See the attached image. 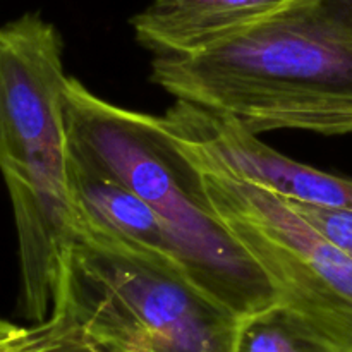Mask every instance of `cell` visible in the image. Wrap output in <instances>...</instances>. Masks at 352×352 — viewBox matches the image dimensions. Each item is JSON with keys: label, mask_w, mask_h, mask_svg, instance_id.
I'll return each mask as SVG.
<instances>
[{"label": "cell", "mask_w": 352, "mask_h": 352, "mask_svg": "<svg viewBox=\"0 0 352 352\" xmlns=\"http://www.w3.org/2000/svg\"><path fill=\"white\" fill-rule=\"evenodd\" d=\"M150 81L254 134L352 133V0H292L186 57H153Z\"/></svg>", "instance_id": "obj_1"}, {"label": "cell", "mask_w": 352, "mask_h": 352, "mask_svg": "<svg viewBox=\"0 0 352 352\" xmlns=\"http://www.w3.org/2000/svg\"><path fill=\"white\" fill-rule=\"evenodd\" d=\"M64 41L26 12L0 26V172L12 203L24 318H50L76 236L64 117Z\"/></svg>", "instance_id": "obj_2"}, {"label": "cell", "mask_w": 352, "mask_h": 352, "mask_svg": "<svg viewBox=\"0 0 352 352\" xmlns=\"http://www.w3.org/2000/svg\"><path fill=\"white\" fill-rule=\"evenodd\" d=\"M69 153L136 192L172 237L188 277L244 318L280 302L277 291L220 220L203 174L157 116L113 105L69 78Z\"/></svg>", "instance_id": "obj_3"}, {"label": "cell", "mask_w": 352, "mask_h": 352, "mask_svg": "<svg viewBox=\"0 0 352 352\" xmlns=\"http://www.w3.org/2000/svg\"><path fill=\"white\" fill-rule=\"evenodd\" d=\"M100 352H234L239 316L181 265L78 227L54 309Z\"/></svg>", "instance_id": "obj_4"}, {"label": "cell", "mask_w": 352, "mask_h": 352, "mask_svg": "<svg viewBox=\"0 0 352 352\" xmlns=\"http://www.w3.org/2000/svg\"><path fill=\"white\" fill-rule=\"evenodd\" d=\"M201 170L215 212L277 291L282 305L352 352V258L284 196L213 158L179 146Z\"/></svg>", "instance_id": "obj_5"}, {"label": "cell", "mask_w": 352, "mask_h": 352, "mask_svg": "<svg viewBox=\"0 0 352 352\" xmlns=\"http://www.w3.org/2000/svg\"><path fill=\"white\" fill-rule=\"evenodd\" d=\"M158 120L179 146L213 158L234 174L289 201L352 212V179L278 153L230 117L175 100Z\"/></svg>", "instance_id": "obj_6"}, {"label": "cell", "mask_w": 352, "mask_h": 352, "mask_svg": "<svg viewBox=\"0 0 352 352\" xmlns=\"http://www.w3.org/2000/svg\"><path fill=\"white\" fill-rule=\"evenodd\" d=\"M292 0H151L131 19L134 38L155 57H186L206 50Z\"/></svg>", "instance_id": "obj_7"}, {"label": "cell", "mask_w": 352, "mask_h": 352, "mask_svg": "<svg viewBox=\"0 0 352 352\" xmlns=\"http://www.w3.org/2000/svg\"><path fill=\"white\" fill-rule=\"evenodd\" d=\"M69 191L76 213V229L82 227L181 265L170 234L157 213L129 188L71 153Z\"/></svg>", "instance_id": "obj_8"}, {"label": "cell", "mask_w": 352, "mask_h": 352, "mask_svg": "<svg viewBox=\"0 0 352 352\" xmlns=\"http://www.w3.org/2000/svg\"><path fill=\"white\" fill-rule=\"evenodd\" d=\"M234 352H344L308 318L277 302L244 316Z\"/></svg>", "instance_id": "obj_9"}, {"label": "cell", "mask_w": 352, "mask_h": 352, "mask_svg": "<svg viewBox=\"0 0 352 352\" xmlns=\"http://www.w3.org/2000/svg\"><path fill=\"white\" fill-rule=\"evenodd\" d=\"M0 352H100L81 327L62 311L50 318L23 327L16 336L0 340Z\"/></svg>", "instance_id": "obj_10"}, {"label": "cell", "mask_w": 352, "mask_h": 352, "mask_svg": "<svg viewBox=\"0 0 352 352\" xmlns=\"http://www.w3.org/2000/svg\"><path fill=\"white\" fill-rule=\"evenodd\" d=\"M289 201V199H287ZM308 222H311L320 232L329 237L337 248L352 258V212L327 206L309 205V203L289 201Z\"/></svg>", "instance_id": "obj_11"}, {"label": "cell", "mask_w": 352, "mask_h": 352, "mask_svg": "<svg viewBox=\"0 0 352 352\" xmlns=\"http://www.w3.org/2000/svg\"><path fill=\"white\" fill-rule=\"evenodd\" d=\"M21 330H23V327H19V325H16V323H10V322H7V320L0 318V340L7 339V337L16 336V333L21 332Z\"/></svg>", "instance_id": "obj_12"}]
</instances>
